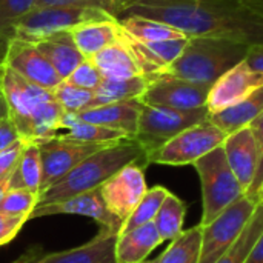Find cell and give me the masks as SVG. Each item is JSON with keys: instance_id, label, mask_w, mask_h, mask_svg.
Returning a JSON list of instances; mask_svg holds the SVG:
<instances>
[{"instance_id": "obj_1", "label": "cell", "mask_w": 263, "mask_h": 263, "mask_svg": "<svg viewBox=\"0 0 263 263\" xmlns=\"http://www.w3.org/2000/svg\"><path fill=\"white\" fill-rule=\"evenodd\" d=\"M145 17L190 37H223L263 45V18L240 0H114L112 17Z\"/></svg>"}, {"instance_id": "obj_2", "label": "cell", "mask_w": 263, "mask_h": 263, "mask_svg": "<svg viewBox=\"0 0 263 263\" xmlns=\"http://www.w3.org/2000/svg\"><path fill=\"white\" fill-rule=\"evenodd\" d=\"M0 69L9 119L20 137L26 142H37L59 134L65 111L52 91L32 85L5 65Z\"/></svg>"}, {"instance_id": "obj_3", "label": "cell", "mask_w": 263, "mask_h": 263, "mask_svg": "<svg viewBox=\"0 0 263 263\" xmlns=\"http://www.w3.org/2000/svg\"><path fill=\"white\" fill-rule=\"evenodd\" d=\"M148 154L136 139H125L102 148L74 166L63 179L39 193V203L62 202L99 188L131 163L148 166Z\"/></svg>"}, {"instance_id": "obj_4", "label": "cell", "mask_w": 263, "mask_h": 263, "mask_svg": "<svg viewBox=\"0 0 263 263\" xmlns=\"http://www.w3.org/2000/svg\"><path fill=\"white\" fill-rule=\"evenodd\" d=\"M251 45L223 37H190L185 49L159 74L211 88L225 72L242 63Z\"/></svg>"}, {"instance_id": "obj_5", "label": "cell", "mask_w": 263, "mask_h": 263, "mask_svg": "<svg viewBox=\"0 0 263 263\" xmlns=\"http://www.w3.org/2000/svg\"><path fill=\"white\" fill-rule=\"evenodd\" d=\"M202 185L200 227L211 223L223 210L245 196L240 183L231 171L222 146L213 149L193 165Z\"/></svg>"}, {"instance_id": "obj_6", "label": "cell", "mask_w": 263, "mask_h": 263, "mask_svg": "<svg viewBox=\"0 0 263 263\" xmlns=\"http://www.w3.org/2000/svg\"><path fill=\"white\" fill-rule=\"evenodd\" d=\"M210 119L208 108L199 109H173L165 106L143 105L136 140L143 146L146 154L159 149L162 145L179 136L185 129L196 126Z\"/></svg>"}, {"instance_id": "obj_7", "label": "cell", "mask_w": 263, "mask_h": 263, "mask_svg": "<svg viewBox=\"0 0 263 263\" xmlns=\"http://www.w3.org/2000/svg\"><path fill=\"white\" fill-rule=\"evenodd\" d=\"M114 17L102 9L92 8H60L45 6L32 8L15 28V39L26 43H37L48 39L52 34L69 31L71 28L94 22V20H112Z\"/></svg>"}, {"instance_id": "obj_8", "label": "cell", "mask_w": 263, "mask_h": 263, "mask_svg": "<svg viewBox=\"0 0 263 263\" xmlns=\"http://www.w3.org/2000/svg\"><path fill=\"white\" fill-rule=\"evenodd\" d=\"M227 134L219 129L210 119L185 129L159 149L148 154V165L186 166L194 165L199 159L223 145Z\"/></svg>"}, {"instance_id": "obj_9", "label": "cell", "mask_w": 263, "mask_h": 263, "mask_svg": "<svg viewBox=\"0 0 263 263\" xmlns=\"http://www.w3.org/2000/svg\"><path fill=\"white\" fill-rule=\"evenodd\" d=\"M259 203L247 196L223 210L211 223L202 227V248L199 263H216L237 240Z\"/></svg>"}, {"instance_id": "obj_10", "label": "cell", "mask_w": 263, "mask_h": 263, "mask_svg": "<svg viewBox=\"0 0 263 263\" xmlns=\"http://www.w3.org/2000/svg\"><path fill=\"white\" fill-rule=\"evenodd\" d=\"M40 149L42 159V190L54 185L63 179L74 166L91 154L100 151L108 145H89L82 142H74L55 134L48 139L35 142ZM112 145V143H111Z\"/></svg>"}, {"instance_id": "obj_11", "label": "cell", "mask_w": 263, "mask_h": 263, "mask_svg": "<svg viewBox=\"0 0 263 263\" xmlns=\"http://www.w3.org/2000/svg\"><path fill=\"white\" fill-rule=\"evenodd\" d=\"M208 86L196 85L170 74L149 76L146 91L140 102L151 106H165L173 109H199L205 108L210 96Z\"/></svg>"}, {"instance_id": "obj_12", "label": "cell", "mask_w": 263, "mask_h": 263, "mask_svg": "<svg viewBox=\"0 0 263 263\" xmlns=\"http://www.w3.org/2000/svg\"><path fill=\"white\" fill-rule=\"evenodd\" d=\"M145 168L146 166L142 163L126 165L99 186L106 210L122 223L133 214L148 190Z\"/></svg>"}, {"instance_id": "obj_13", "label": "cell", "mask_w": 263, "mask_h": 263, "mask_svg": "<svg viewBox=\"0 0 263 263\" xmlns=\"http://www.w3.org/2000/svg\"><path fill=\"white\" fill-rule=\"evenodd\" d=\"M116 240L117 234L102 227L96 237L80 247L45 253L40 245H34L11 263H116Z\"/></svg>"}, {"instance_id": "obj_14", "label": "cell", "mask_w": 263, "mask_h": 263, "mask_svg": "<svg viewBox=\"0 0 263 263\" xmlns=\"http://www.w3.org/2000/svg\"><path fill=\"white\" fill-rule=\"evenodd\" d=\"M57 214H77V216L91 217L97 223H100L103 228H108L109 231L116 233L117 236L120 234V230L123 227V223L106 210L99 188L77 194L74 197L65 199L62 202L37 203L34 211L31 213L29 219L57 216Z\"/></svg>"}, {"instance_id": "obj_15", "label": "cell", "mask_w": 263, "mask_h": 263, "mask_svg": "<svg viewBox=\"0 0 263 263\" xmlns=\"http://www.w3.org/2000/svg\"><path fill=\"white\" fill-rule=\"evenodd\" d=\"M3 65L15 71L32 85H37L48 91H54L62 82L60 76L55 72L49 60L37 49L34 43L12 40Z\"/></svg>"}, {"instance_id": "obj_16", "label": "cell", "mask_w": 263, "mask_h": 263, "mask_svg": "<svg viewBox=\"0 0 263 263\" xmlns=\"http://www.w3.org/2000/svg\"><path fill=\"white\" fill-rule=\"evenodd\" d=\"M263 85V72L253 71L245 60L228 72H225L210 89L206 108L210 114L223 111L242 99H245L251 91Z\"/></svg>"}, {"instance_id": "obj_17", "label": "cell", "mask_w": 263, "mask_h": 263, "mask_svg": "<svg viewBox=\"0 0 263 263\" xmlns=\"http://www.w3.org/2000/svg\"><path fill=\"white\" fill-rule=\"evenodd\" d=\"M222 148L231 171L234 173L242 190L247 193L256 177L259 163L257 143L251 128L245 126L228 134Z\"/></svg>"}, {"instance_id": "obj_18", "label": "cell", "mask_w": 263, "mask_h": 263, "mask_svg": "<svg viewBox=\"0 0 263 263\" xmlns=\"http://www.w3.org/2000/svg\"><path fill=\"white\" fill-rule=\"evenodd\" d=\"M142 106L143 103L140 102V99H131V100L89 108L82 112H77L76 116L83 122L122 131L128 137L134 139L139 128Z\"/></svg>"}, {"instance_id": "obj_19", "label": "cell", "mask_w": 263, "mask_h": 263, "mask_svg": "<svg viewBox=\"0 0 263 263\" xmlns=\"http://www.w3.org/2000/svg\"><path fill=\"white\" fill-rule=\"evenodd\" d=\"M69 34L85 59L94 57L99 51L120 42L125 37V31L116 18L80 23L71 28Z\"/></svg>"}, {"instance_id": "obj_20", "label": "cell", "mask_w": 263, "mask_h": 263, "mask_svg": "<svg viewBox=\"0 0 263 263\" xmlns=\"http://www.w3.org/2000/svg\"><path fill=\"white\" fill-rule=\"evenodd\" d=\"M89 60L106 79H131L143 76L142 68L128 45L126 34L120 42L106 46Z\"/></svg>"}, {"instance_id": "obj_21", "label": "cell", "mask_w": 263, "mask_h": 263, "mask_svg": "<svg viewBox=\"0 0 263 263\" xmlns=\"http://www.w3.org/2000/svg\"><path fill=\"white\" fill-rule=\"evenodd\" d=\"M154 222L117 236L114 247L116 263H140L162 243Z\"/></svg>"}, {"instance_id": "obj_22", "label": "cell", "mask_w": 263, "mask_h": 263, "mask_svg": "<svg viewBox=\"0 0 263 263\" xmlns=\"http://www.w3.org/2000/svg\"><path fill=\"white\" fill-rule=\"evenodd\" d=\"M34 45L49 60V63L62 80L68 79L71 72L85 60L82 52L77 49L69 31L52 34L48 39L40 40Z\"/></svg>"}, {"instance_id": "obj_23", "label": "cell", "mask_w": 263, "mask_h": 263, "mask_svg": "<svg viewBox=\"0 0 263 263\" xmlns=\"http://www.w3.org/2000/svg\"><path fill=\"white\" fill-rule=\"evenodd\" d=\"M263 112V85L251 91L245 99L237 102L236 105L219 111L216 114H210V120L222 129L227 136L248 126L254 119H257Z\"/></svg>"}, {"instance_id": "obj_24", "label": "cell", "mask_w": 263, "mask_h": 263, "mask_svg": "<svg viewBox=\"0 0 263 263\" xmlns=\"http://www.w3.org/2000/svg\"><path fill=\"white\" fill-rule=\"evenodd\" d=\"M62 129L66 131L65 134H60L62 137L74 142L89 143V145H111L125 139H131L122 131L83 122L77 119L76 114H69V112H65L62 117Z\"/></svg>"}, {"instance_id": "obj_25", "label": "cell", "mask_w": 263, "mask_h": 263, "mask_svg": "<svg viewBox=\"0 0 263 263\" xmlns=\"http://www.w3.org/2000/svg\"><path fill=\"white\" fill-rule=\"evenodd\" d=\"M149 83L148 76H137L131 79H106L103 77L99 88L94 91L92 102L89 108L109 105L116 102L140 99L142 94L146 91ZM88 108V109H89Z\"/></svg>"}, {"instance_id": "obj_26", "label": "cell", "mask_w": 263, "mask_h": 263, "mask_svg": "<svg viewBox=\"0 0 263 263\" xmlns=\"http://www.w3.org/2000/svg\"><path fill=\"white\" fill-rule=\"evenodd\" d=\"M8 190H26L40 193L42 190V159L35 142H26V146L8 179Z\"/></svg>"}, {"instance_id": "obj_27", "label": "cell", "mask_w": 263, "mask_h": 263, "mask_svg": "<svg viewBox=\"0 0 263 263\" xmlns=\"http://www.w3.org/2000/svg\"><path fill=\"white\" fill-rule=\"evenodd\" d=\"M122 29L134 40L140 43H153V42H162V40H173V39H188L183 32L179 29L145 17H125L119 20Z\"/></svg>"}, {"instance_id": "obj_28", "label": "cell", "mask_w": 263, "mask_h": 263, "mask_svg": "<svg viewBox=\"0 0 263 263\" xmlns=\"http://www.w3.org/2000/svg\"><path fill=\"white\" fill-rule=\"evenodd\" d=\"M202 248V227L182 231L170 247L156 259V263H199Z\"/></svg>"}, {"instance_id": "obj_29", "label": "cell", "mask_w": 263, "mask_h": 263, "mask_svg": "<svg viewBox=\"0 0 263 263\" xmlns=\"http://www.w3.org/2000/svg\"><path fill=\"white\" fill-rule=\"evenodd\" d=\"M35 6V0H0V66L11 42L15 39L17 23Z\"/></svg>"}, {"instance_id": "obj_30", "label": "cell", "mask_w": 263, "mask_h": 263, "mask_svg": "<svg viewBox=\"0 0 263 263\" xmlns=\"http://www.w3.org/2000/svg\"><path fill=\"white\" fill-rule=\"evenodd\" d=\"M263 234V203L256 206L254 214L240 233L237 240L219 257L216 263H245L248 254Z\"/></svg>"}, {"instance_id": "obj_31", "label": "cell", "mask_w": 263, "mask_h": 263, "mask_svg": "<svg viewBox=\"0 0 263 263\" xmlns=\"http://www.w3.org/2000/svg\"><path fill=\"white\" fill-rule=\"evenodd\" d=\"M185 214H186L185 203L177 196L170 193L154 219V225L163 242L176 239L183 231Z\"/></svg>"}, {"instance_id": "obj_32", "label": "cell", "mask_w": 263, "mask_h": 263, "mask_svg": "<svg viewBox=\"0 0 263 263\" xmlns=\"http://www.w3.org/2000/svg\"><path fill=\"white\" fill-rule=\"evenodd\" d=\"M168 194H170V191L160 185L148 188L145 196L142 197V200L139 202V205L133 211V214L123 223L120 234L133 231L139 227H143L146 223L154 222V219H156V216H157V213H159V210H160V206H162V203Z\"/></svg>"}, {"instance_id": "obj_33", "label": "cell", "mask_w": 263, "mask_h": 263, "mask_svg": "<svg viewBox=\"0 0 263 263\" xmlns=\"http://www.w3.org/2000/svg\"><path fill=\"white\" fill-rule=\"evenodd\" d=\"M52 94L57 103L62 106V109L69 114H77L88 109L94 97V91L74 86L66 80H62L52 91Z\"/></svg>"}, {"instance_id": "obj_34", "label": "cell", "mask_w": 263, "mask_h": 263, "mask_svg": "<svg viewBox=\"0 0 263 263\" xmlns=\"http://www.w3.org/2000/svg\"><path fill=\"white\" fill-rule=\"evenodd\" d=\"M39 203V193L26 190H8L0 202V213L8 216H31Z\"/></svg>"}, {"instance_id": "obj_35", "label": "cell", "mask_w": 263, "mask_h": 263, "mask_svg": "<svg viewBox=\"0 0 263 263\" xmlns=\"http://www.w3.org/2000/svg\"><path fill=\"white\" fill-rule=\"evenodd\" d=\"M68 83L83 88V89H89V91H96L99 88V85L103 80V76L100 74V71L94 66V63L89 59H85L72 72L68 79H65Z\"/></svg>"}, {"instance_id": "obj_36", "label": "cell", "mask_w": 263, "mask_h": 263, "mask_svg": "<svg viewBox=\"0 0 263 263\" xmlns=\"http://www.w3.org/2000/svg\"><path fill=\"white\" fill-rule=\"evenodd\" d=\"M254 134V139H256V143H257V153H259V163H257V173H256V177L250 186V190L245 193V196L248 199H251L253 202L257 203V194L260 191L263 185V112L254 119L250 125H248Z\"/></svg>"}, {"instance_id": "obj_37", "label": "cell", "mask_w": 263, "mask_h": 263, "mask_svg": "<svg viewBox=\"0 0 263 263\" xmlns=\"http://www.w3.org/2000/svg\"><path fill=\"white\" fill-rule=\"evenodd\" d=\"M45 6H60V8H92L102 9L112 15L114 0H35L34 8Z\"/></svg>"}, {"instance_id": "obj_38", "label": "cell", "mask_w": 263, "mask_h": 263, "mask_svg": "<svg viewBox=\"0 0 263 263\" xmlns=\"http://www.w3.org/2000/svg\"><path fill=\"white\" fill-rule=\"evenodd\" d=\"M25 146H26V140L18 139L0 153V182L9 179V176L12 174V171H14V168H15V165H17V162L23 153V149H25Z\"/></svg>"}, {"instance_id": "obj_39", "label": "cell", "mask_w": 263, "mask_h": 263, "mask_svg": "<svg viewBox=\"0 0 263 263\" xmlns=\"http://www.w3.org/2000/svg\"><path fill=\"white\" fill-rule=\"evenodd\" d=\"M28 220V216H8L0 213V247L11 242Z\"/></svg>"}, {"instance_id": "obj_40", "label": "cell", "mask_w": 263, "mask_h": 263, "mask_svg": "<svg viewBox=\"0 0 263 263\" xmlns=\"http://www.w3.org/2000/svg\"><path fill=\"white\" fill-rule=\"evenodd\" d=\"M18 139H22L20 137V134H18V131H17V128H15V125L12 123V120L8 117V119H5L2 123H0V153L3 151V149H6L9 145H12L15 140H18Z\"/></svg>"}, {"instance_id": "obj_41", "label": "cell", "mask_w": 263, "mask_h": 263, "mask_svg": "<svg viewBox=\"0 0 263 263\" xmlns=\"http://www.w3.org/2000/svg\"><path fill=\"white\" fill-rule=\"evenodd\" d=\"M245 63L256 72H263V45H253L245 57Z\"/></svg>"}, {"instance_id": "obj_42", "label": "cell", "mask_w": 263, "mask_h": 263, "mask_svg": "<svg viewBox=\"0 0 263 263\" xmlns=\"http://www.w3.org/2000/svg\"><path fill=\"white\" fill-rule=\"evenodd\" d=\"M245 263H263V234L254 245V248L251 250V253L248 254Z\"/></svg>"}, {"instance_id": "obj_43", "label": "cell", "mask_w": 263, "mask_h": 263, "mask_svg": "<svg viewBox=\"0 0 263 263\" xmlns=\"http://www.w3.org/2000/svg\"><path fill=\"white\" fill-rule=\"evenodd\" d=\"M2 68V66H0ZM9 117V109H8V103L3 94V88H2V69H0V123Z\"/></svg>"}, {"instance_id": "obj_44", "label": "cell", "mask_w": 263, "mask_h": 263, "mask_svg": "<svg viewBox=\"0 0 263 263\" xmlns=\"http://www.w3.org/2000/svg\"><path fill=\"white\" fill-rule=\"evenodd\" d=\"M240 2L254 14H257L260 18H263V0H240Z\"/></svg>"}, {"instance_id": "obj_45", "label": "cell", "mask_w": 263, "mask_h": 263, "mask_svg": "<svg viewBox=\"0 0 263 263\" xmlns=\"http://www.w3.org/2000/svg\"><path fill=\"white\" fill-rule=\"evenodd\" d=\"M6 191H8V180H3V182H0V202L3 200Z\"/></svg>"}, {"instance_id": "obj_46", "label": "cell", "mask_w": 263, "mask_h": 263, "mask_svg": "<svg viewBox=\"0 0 263 263\" xmlns=\"http://www.w3.org/2000/svg\"><path fill=\"white\" fill-rule=\"evenodd\" d=\"M257 203H263V185L260 191H259V194H257Z\"/></svg>"}, {"instance_id": "obj_47", "label": "cell", "mask_w": 263, "mask_h": 263, "mask_svg": "<svg viewBox=\"0 0 263 263\" xmlns=\"http://www.w3.org/2000/svg\"><path fill=\"white\" fill-rule=\"evenodd\" d=\"M140 263H156V259H154V260H143V262Z\"/></svg>"}]
</instances>
